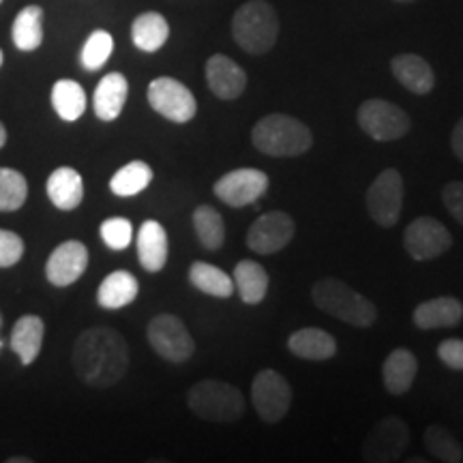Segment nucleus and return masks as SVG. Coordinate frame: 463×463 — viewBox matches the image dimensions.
<instances>
[{
	"label": "nucleus",
	"instance_id": "32",
	"mask_svg": "<svg viewBox=\"0 0 463 463\" xmlns=\"http://www.w3.org/2000/svg\"><path fill=\"white\" fill-rule=\"evenodd\" d=\"M194 230L198 234L200 245L208 251H219L225 242V223L213 206L202 204L194 211Z\"/></svg>",
	"mask_w": 463,
	"mask_h": 463
},
{
	"label": "nucleus",
	"instance_id": "25",
	"mask_svg": "<svg viewBox=\"0 0 463 463\" xmlns=\"http://www.w3.org/2000/svg\"><path fill=\"white\" fill-rule=\"evenodd\" d=\"M140 294V283L127 270H114L101 281L97 289V303L103 309H123Z\"/></svg>",
	"mask_w": 463,
	"mask_h": 463
},
{
	"label": "nucleus",
	"instance_id": "22",
	"mask_svg": "<svg viewBox=\"0 0 463 463\" xmlns=\"http://www.w3.org/2000/svg\"><path fill=\"white\" fill-rule=\"evenodd\" d=\"M45 189H48L50 202L58 208V211H75L84 200L82 176H80L78 170H73V167L69 165L56 167V170L50 174Z\"/></svg>",
	"mask_w": 463,
	"mask_h": 463
},
{
	"label": "nucleus",
	"instance_id": "28",
	"mask_svg": "<svg viewBox=\"0 0 463 463\" xmlns=\"http://www.w3.org/2000/svg\"><path fill=\"white\" fill-rule=\"evenodd\" d=\"M14 43L22 52H34L43 43V9L28 5L17 14L14 22Z\"/></svg>",
	"mask_w": 463,
	"mask_h": 463
},
{
	"label": "nucleus",
	"instance_id": "26",
	"mask_svg": "<svg viewBox=\"0 0 463 463\" xmlns=\"http://www.w3.org/2000/svg\"><path fill=\"white\" fill-rule=\"evenodd\" d=\"M170 37V24L157 11H146V14L137 15L131 24V39L137 50L153 52L161 50Z\"/></svg>",
	"mask_w": 463,
	"mask_h": 463
},
{
	"label": "nucleus",
	"instance_id": "1",
	"mask_svg": "<svg viewBox=\"0 0 463 463\" xmlns=\"http://www.w3.org/2000/svg\"><path fill=\"white\" fill-rule=\"evenodd\" d=\"M73 372L90 389H109L129 369V345L123 335L109 326H92L75 339L71 352Z\"/></svg>",
	"mask_w": 463,
	"mask_h": 463
},
{
	"label": "nucleus",
	"instance_id": "19",
	"mask_svg": "<svg viewBox=\"0 0 463 463\" xmlns=\"http://www.w3.org/2000/svg\"><path fill=\"white\" fill-rule=\"evenodd\" d=\"M391 71L397 82L414 95H430L436 86L433 69L422 56L399 54L391 61Z\"/></svg>",
	"mask_w": 463,
	"mask_h": 463
},
{
	"label": "nucleus",
	"instance_id": "16",
	"mask_svg": "<svg viewBox=\"0 0 463 463\" xmlns=\"http://www.w3.org/2000/svg\"><path fill=\"white\" fill-rule=\"evenodd\" d=\"M206 82L217 99L234 101L247 89V73L230 56L215 54L206 61Z\"/></svg>",
	"mask_w": 463,
	"mask_h": 463
},
{
	"label": "nucleus",
	"instance_id": "39",
	"mask_svg": "<svg viewBox=\"0 0 463 463\" xmlns=\"http://www.w3.org/2000/svg\"><path fill=\"white\" fill-rule=\"evenodd\" d=\"M438 358L449 369L463 372V339H444L438 345Z\"/></svg>",
	"mask_w": 463,
	"mask_h": 463
},
{
	"label": "nucleus",
	"instance_id": "4",
	"mask_svg": "<svg viewBox=\"0 0 463 463\" xmlns=\"http://www.w3.org/2000/svg\"><path fill=\"white\" fill-rule=\"evenodd\" d=\"M232 37L247 54L262 56L275 48L279 20L266 0H249L232 17Z\"/></svg>",
	"mask_w": 463,
	"mask_h": 463
},
{
	"label": "nucleus",
	"instance_id": "12",
	"mask_svg": "<svg viewBox=\"0 0 463 463\" xmlns=\"http://www.w3.org/2000/svg\"><path fill=\"white\" fill-rule=\"evenodd\" d=\"M410 444V430L399 416H386L364 439L363 457L369 463L397 461Z\"/></svg>",
	"mask_w": 463,
	"mask_h": 463
},
{
	"label": "nucleus",
	"instance_id": "30",
	"mask_svg": "<svg viewBox=\"0 0 463 463\" xmlns=\"http://www.w3.org/2000/svg\"><path fill=\"white\" fill-rule=\"evenodd\" d=\"M189 281L194 283V288H198L200 292L208 294V297L215 298H230L234 294V279L223 273L222 269H217L215 264L208 262H194L189 266Z\"/></svg>",
	"mask_w": 463,
	"mask_h": 463
},
{
	"label": "nucleus",
	"instance_id": "13",
	"mask_svg": "<svg viewBox=\"0 0 463 463\" xmlns=\"http://www.w3.org/2000/svg\"><path fill=\"white\" fill-rule=\"evenodd\" d=\"M294 219L283 211H270L260 215L247 232V245L260 256H273L286 249L294 239Z\"/></svg>",
	"mask_w": 463,
	"mask_h": 463
},
{
	"label": "nucleus",
	"instance_id": "47",
	"mask_svg": "<svg viewBox=\"0 0 463 463\" xmlns=\"http://www.w3.org/2000/svg\"><path fill=\"white\" fill-rule=\"evenodd\" d=\"M0 3H3V0H0Z\"/></svg>",
	"mask_w": 463,
	"mask_h": 463
},
{
	"label": "nucleus",
	"instance_id": "9",
	"mask_svg": "<svg viewBox=\"0 0 463 463\" xmlns=\"http://www.w3.org/2000/svg\"><path fill=\"white\" fill-rule=\"evenodd\" d=\"M251 403L264 422H279L292 405V386L275 369H262L251 382Z\"/></svg>",
	"mask_w": 463,
	"mask_h": 463
},
{
	"label": "nucleus",
	"instance_id": "8",
	"mask_svg": "<svg viewBox=\"0 0 463 463\" xmlns=\"http://www.w3.org/2000/svg\"><path fill=\"white\" fill-rule=\"evenodd\" d=\"M358 127L375 142H392L410 131V116L384 99L364 101L356 112Z\"/></svg>",
	"mask_w": 463,
	"mask_h": 463
},
{
	"label": "nucleus",
	"instance_id": "6",
	"mask_svg": "<svg viewBox=\"0 0 463 463\" xmlns=\"http://www.w3.org/2000/svg\"><path fill=\"white\" fill-rule=\"evenodd\" d=\"M148 344L167 363H187L195 352V341L181 317L172 314H159L148 322Z\"/></svg>",
	"mask_w": 463,
	"mask_h": 463
},
{
	"label": "nucleus",
	"instance_id": "27",
	"mask_svg": "<svg viewBox=\"0 0 463 463\" xmlns=\"http://www.w3.org/2000/svg\"><path fill=\"white\" fill-rule=\"evenodd\" d=\"M234 288L239 289L241 298L247 305H258L266 298L269 292V273L264 270L262 264L253 262V260H241L234 266Z\"/></svg>",
	"mask_w": 463,
	"mask_h": 463
},
{
	"label": "nucleus",
	"instance_id": "40",
	"mask_svg": "<svg viewBox=\"0 0 463 463\" xmlns=\"http://www.w3.org/2000/svg\"><path fill=\"white\" fill-rule=\"evenodd\" d=\"M450 148H453L455 157L463 164V118H459V123L455 125L453 133H450Z\"/></svg>",
	"mask_w": 463,
	"mask_h": 463
},
{
	"label": "nucleus",
	"instance_id": "44",
	"mask_svg": "<svg viewBox=\"0 0 463 463\" xmlns=\"http://www.w3.org/2000/svg\"><path fill=\"white\" fill-rule=\"evenodd\" d=\"M395 3H412V0H395Z\"/></svg>",
	"mask_w": 463,
	"mask_h": 463
},
{
	"label": "nucleus",
	"instance_id": "38",
	"mask_svg": "<svg viewBox=\"0 0 463 463\" xmlns=\"http://www.w3.org/2000/svg\"><path fill=\"white\" fill-rule=\"evenodd\" d=\"M442 202L447 211L453 215V219L459 225H463V183L450 181L447 187L442 189Z\"/></svg>",
	"mask_w": 463,
	"mask_h": 463
},
{
	"label": "nucleus",
	"instance_id": "11",
	"mask_svg": "<svg viewBox=\"0 0 463 463\" xmlns=\"http://www.w3.org/2000/svg\"><path fill=\"white\" fill-rule=\"evenodd\" d=\"M453 236L447 225L433 217H419L403 232V247L416 262H430L449 251Z\"/></svg>",
	"mask_w": 463,
	"mask_h": 463
},
{
	"label": "nucleus",
	"instance_id": "18",
	"mask_svg": "<svg viewBox=\"0 0 463 463\" xmlns=\"http://www.w3.org/2000/svg\"><path fill=\"white\" fill-rule=\"evenodd\" d=\"M170 242L164 225L155 219H148L137 230V260L148 273H159L167 264Z\"/></svg>",
	"mask_w": 463,
	"mask_h": 463
},
{
	"label": "nucleus",
	"instance_id": "20",
	"mask_svg": "<svg viewBox=\"0 0 463 463\" xmlns=\"http://www.w3.org/2000/svg\"><path fill=\"white\" fill-rule=\"evenodd\" d=\"M45 337V324L39 316H22L11 328L9 345L20 358L22 364H33L42 354Z\"/></svg>",
	"mask_w": 463,
	"mask_h": 463
},
{
	"label": "nucleus",
	"instance_id": "3",
	"mask_svg": "<svg viewBox=\"0 0 463 463\" xmlns=\"http://www.w3.org/2000/svg\"><path fill=\"white\" fill-rule=\"evenodd\" d=\"M311 298L316 307L324 314L337 317L341 322H347L350 326L369 328L378 320V309L369 298L358 294L354 288L347 286L345 281L337 277H324L314 283Z\"/></svg>",
	"mask_w": 463,
	"mask_h": 463
},
{
	"label": "nucleus",
	"instance_id": "42",
	"mask_svg": "<svg viewBox=\"0 0 463 463\" xmlns=\"http://www.w3.org/2000/svg\"><path fill=\"white\" fill-rule=\"evenodd\" d=\"M5 144H7V129H5V125L0 123V148H3Z\"/></svg>",
	"mask_w": 463,
	"mask_h": 463
},
{
	"label": "nucleus",
	"instance_id": "24",
	"mask_svg": "<svg viewBox=\"0 0 463 463\" xmlns=\"http://www.w3.org/2000/svg\"><path fill=\"white\" fill-rule=\"evenodd\" d=\"M288 350L303 361H328L337 354V341L324 328H300L288 339Z\"/></svg>",
	"mask_w": 463,
	"mask_h": 463
},
{
	"label": "nucleus",
	"instance_id": "2",
	"mask_svg": "<svg viewBox=\"0 0 463 463\" xmlns=\"http://www.w3.org/2000/svg\"><path fill=\"white\" fill-rule=\"evenodd\" d=\"M251 142L269 157H300L314 146V136L303 120L277 112L253 125Z\"/></svg>",
	"mask_w": 463,
	"mask_h": 463
},
{
	"label": "nucleus",
	"instance_id": "33",
	"mask_svg": "<svg viewBox=\"0 0 463 463\" xmlns=\"http://www.w3.org/2000/svg\"><path fill=\"white\" fill-rule=\"evenodd\" d=\"M28 198V183L14 167H0V213H15Z\"/></svg>",
	"mask_w": 463,
	"mask_h": 463
},
{
	"label": "nucleus",
	"instance_id": "34",
	"mask_svg": "<svg viewBox=\"0 0 463 463\" xmlns=\"http://www.w3.org/2000/svg\"><path fill=\"white\" fill-rule=\"evenodd\" d=\"M425 447L433 455V459L444 463H459L463 461V449L457 442V438L442 425H430L425 431Z\"/></svg>",
	"mask_w": 463,
	"mask_h": 463
},
{
	"label": "nucleus",
	"instance_id": "17",
	"mask_svg": "<svg viewBox=\"0 0 463 463\" xmlns=\"http://www.w3.org/2000/svg\"><path fill=\"white\" fill-rule=\"evenodd\" d=\"M412 320L420 331H438V328H455L463 320V305L455 297H438L425 300L414 309Z\"/></svg>",
	"mask_w": 463,
	"mask_h": 463
},
{
	"label": "nucleus",
	"instance_id": "7",
	"mask_svg": "<svg viewBox=\"0 0 463 463\" xmlns=\"http://www.w3.org/2000/svg\"><path fill=\"white\" fill-rule=\"evenodd\" d=\"M364 204L372 219L382 228H392L402 217L403 208V178L395 167L380 172L369 184Z\"/></svg>",
	"mask_w": 463,
	"mask_h": 463
},
{
	"label": "nucleus",
	"instance_id": "21",
	"mask_svg": "<svg viewBox=\"0 0 463 463\" xmlns=\"http://www.w3.org/2000/svg\"><path fill=\"white\" fill-rule=\"evenodd\" d=\"M127 95H129V82L123 73H108L106 78L97 84L92 106H95L97 118L103 123H112L123 112Z\"/></svg>",
	"mask_w": 463,
	"mask_h": 463
},
{
	"label": "nucleus",
	"instance_id": "15",
	"mask_svg": "<svg viewBox=\"0 0 463 463\" xmlns=\"http://www.w3.org/2000/svg\"><path fill=\"white\" fill-rule=\"evenodd\" d=\"M89 269V249L80 241L61 242L45 262V277L52 286H73Z\"/></svg>",
	"mask_w": 463,
	"mask_h": 463
},
{
	"label": "nucleus",
	"instance_id": "23",
	"mask_svg": "<svg viewBox=\"0 0 463 463\" xmlns=\"http://www.w3.org/2000/svg\"><path fill=\"white\" fill-rule=\"evenodd\" d=\"M416 373H419V361L408 347H397L386 356L384 364H382V380H384L386 391L391 395H405L412 389Z\"/></svg>",
	"mask_w": 463,
	"mask_h": 463
},
{
	"label": "nucleus",
	"instance_id": "36",
	"mask_svg": "<svg viewBox=\"0 0 463 463\" xmlns=\"http://www.w3.org/2000/svg\"><path fill=\"white\" fill-rule=\"evenodd\" d=\"M101 241L112 249V251H123L133 241V225L125 217H109L99 228Z\"/></svg>",
	"mask_w": 463,
	"mask_h": 463
},
{
	"label": "nucleus",
	"instance_id": "46",
	"mask_svg": "<svg viewBox=\"0 0 463 463\" xmlns=\"http://www.w3.org/2000/svg\"><path fill=\"white\" fill-rule=\"evenodd\" d=\"M3 345H5V344H3V339H0V350H3Z\"/></svg>",
	"mask_w": 463,
	"mask_h": 463
},
{
	"label": "nucleus",
	"instance_id": "35",
	"mask_svg": "<svg viewBox=\"0 0 463 463\" xmlns=\"http://www.w3.org/2000/svg\"><path fill=\"white\" fill-rule=\"evenodd\" d=\"M114 50V39L108 31H95L86 39L82 54H80V62L86 71H99L112 56Z\"/></svg>",
	"mask_w": 463,
	"mask_h": 463
},
{
	"label": "nucleus",
	"instance_id": "41",
	"mask_svg": "<svg viewBox=\"0 0 463 463\" xmlns=\"http://www.w3.org/2000/svg\"><path fill=\"white\" fill-rule=\"evenodd\" d=\"M7 463H33L31 457H9Z\"/></svg>",
	"mask_w": 463,
	"mask_h": 463
},
{
	"label": "nucleus",
	"instance_id": "29",
	"mask_svg": "<svg viewBox=\"0 0 463 463\" xmlns=\"http://www.w3.org/2000/svg\"><path fill=\"white\" fill-rule=\"evenodd\" d=\"M52 106H54L58 118H62L65 123H75L86 112V92L73 80H58L52 86Z\"/></svg>",
	"mask_w": 463,
	"mask_h": 463
},
{
	"label": "nucleus",
	"instance_id": "10",
	"mask_svg": "<svg viewBox=\"0 0 463 463\" xmlns=\"http://www.w3.org/2000/svg\"><path fill=\"white\" fill-rule=\"evenodd\" d=\"M148 103L155 112L172 120V123L184 125L194 120L198 114V101L187 86L174 78H157L148 84Z\"/></svg>",
	"mask_w": 463,
	"mask_h": 463
},
{
	"label": "nucleus",
	"instance_id": "14",
	"mask_svg": "<svg viewBox=\"0 0 463 463\" xmlns=\"http://www.w3.org/2000/svg\"><path fill=\"white\" fill-rule=\"evenodd\" d=\"M266 189H269V174L256 167L232 170L215 183V195L232 208L256 204Z\"/></svg>",
	"mask_w": 463,
	"mask_h": 463
},
{
	"label": "nucleus",
	"instance_id": "45",
	"mask_svg": "<svg viewBox=\"0 0 463 463\" xmlns=\"http://www.w3.org/2000/svg\"><path fill=\"white\" fill-rule=\"evenodd\" d=\"M0 328H3V316H0Z\"/></svg>",
	"mask_w": 463,
	"mask_h": 463
},
{
	"label": "nucleus",
	"instance_id": "37",
	"mask_svg": "<svg viewBox=\"0 0 463 463\" xmlns=\"http://www.w3.org/2000/svg\"><path fill=\"white\" fill-rule=\"evenodd\" d=\"M24 256V241L15 232L0 228V269H11Z\"/></svg>",
	"mask_w": 463,
	"mask_h": 463
},
{
	"label": "nucleus",
	"instance_id": "31",
	"mask_svg": "<svg viewBox=\"0 0 463 463\" xmlns=\"http://www.w3.org/2000/svg\"><path fill=\"white\" fill-rule=\"evenodd\" d=\"M153 181V167L146 161H131L125 167H120L109 181V191L118 198H133L142 194Z\"/></svg>",
	"mask_w": 463,
	"mask_h": 463
},
{
	"label": "nucleus",
	"instance_id": "43",
	"mask_svg": "<svg viewBox=\"0 0 463 463\" xmlns=\"http://www.w3.org/2000/svg\"><path fill=\"white\" fill-rule=\"evenodd\" d=\"M3 62H5V54H3V50H0V67H3Z\"/></svg>",
	"mask_w": 463,
	"mask_h": 463
},
{
	"label": "nucleus",
	"instance_id": "5",
	"mask_svg": "<svg viewBox=\"0 0 463 463\" xmlns=\"http://www.w3.org/2000/svg\"><path fill=\"white\" fill-rule=\"evenodd\" d=\"M187 405L195 416L211 422H236L245 414V397L234 384L200 380L187 392Z\"/></svg>",
	"mask_w": 463,
	"mask_h": 463
}]
</instances>
